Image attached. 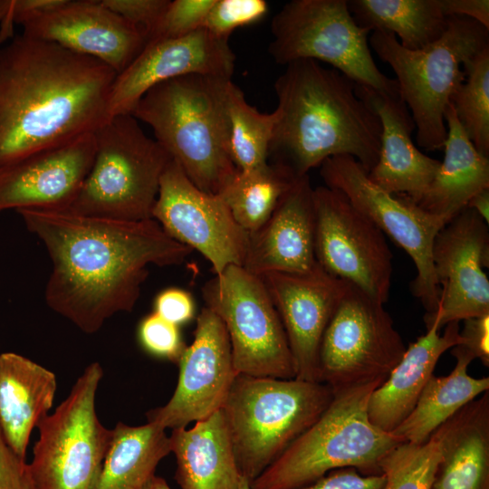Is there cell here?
<instances>
[{"mask_svg": "<svg viewBox=\"0 0 489 489\" xmlns=\"http://www.w3.org/2000/svg\"><path fill=\"white\" fill-rule=\"evenodd\" d=\"M138 338L141 347L150 355L177 363L187 347L179 326L155 312L142 319L138 328Z\"/></svg>", "mask_w": 489, "mask_h": 489, "instance_id": "obj_38", "label": "cell"}, {"mask_svg": "<svg viewBox=\"0 0 489 489\" xmlns=\"http://www.w3.org/2000/svg\"><path fill=\"white\" fill-rule=\"evenodd\" d=\"M0 489H36L29 464L9 446L1 429Z\"/></svg>", "mask_w": 489, "mask_h": 489, "instance_id": "obj_40", "label": "cell"}, {"mask_svg": "<svg viewBox=\"0 0 489 489\" xmlns=\"http://www.w3.org/2000/svg\"><path fill=\"white\" fill-rule=\"evenodd\" d=\"M152 219L171 238L200 253L216 275L229 265L243 266L248 233L219 195L196 187L173 159L161 176Z\"/></svg>", "mask_w": 489, "mask_h": 489, "instance_id": "obj_15", "label": "cell"}, {"mask_svg": "<svg viewBox=\"0 0 489 489\" xmlns=\"http://www.w3.org/2000/svg\"><path fill=\"white\" fill-rule=\"evenodd\" d=\"M170 453L166 429L148 422H119L93 489H143L159 462Z\"/></svg>", "mask_w": 489, "mask_h": 489, "instance_id": "obj_30", "label": "cell"}, {"mask_svg": "<svg viewBox=\"0 0 489 489\" xmlns=\"http://www.w3.org/2000/svg\"><path fill=\"white\" fill-rule=\"evenodd\" d=\"M235 61L228 38L205 28L177 38L149 41L117 74L110 95V117L131 114L149 89L168 80L188 74L232 79Z\"/></svg>", "mask_w": 489, "mask_h": 489, "instance_id": "obj_18", "label": "cell"}, {"mask_svg": "<svg viewBox=\"0 0 489 489\" xmlns=\"http://www.w3.org/2000/svg\"><path fill=\"white\" fill-rule=\"evenodd\" d=\"M444 14L473 19L489 29L488 0H441Z\"/></svg>", "mask_w": 489, "mask_h": 489, "instance_id": "obj_44", "label": "cell"}, {"mask_svg": "<svg viewBox=\"0 0 489 489\" xmlns=\"http://www.w3.org/2000/svg\"><path fill=\"white\" fill-rule=\"evenodd\" d=\"M103 4L129 24L142 30L147 38L158 24L169 0H102Z\"/></svg>", "mask_w": 489, "mask_h": 489, "instance_id": "obj_39", "label": "cell"}, {"mask_svg": "<svg viewBox=\"0 0 489 489\" xmlns=\"http://www.w3.org/2000/svg\"><path fill=\"white\" fill-rule=\"evenodd\" d=\"M447 135L444 159L424 193L413 201L443 225L466 206L479 191L489 188V158L466 136L450 102L445 110Z\"/></svg>", "mask_w": 489, "mask_h": 489, "instance_id": "obj_26", "label": "cell"}, {"mask_svg": "<svg viewBox=\"0 0 489 489\" xmlns=\"http://www.w3.org/2000/svg\"><path fill=\"white\" fill-rule=\"evenodd\" d=\"M154 309V312L164 320L180 326L194 317L195 302L188 292L168 288L157 295Z\"/></svg>", "mask_w": 489, "mask_h": 489, "instance_id": "obj_42", "label": "cell"}, {"mask_svg": "<svg viewBox=\"0 0 489 489\" xmlns=\"http://www.w3.org/2000/svg\"><path fill=\"white\" fill-rule=\"evenodd\" d=\"M379 386L333 390L320 417L250 484L251 489H297L343 467L363 475H382L386 455L405 441L369 419L368 402Z\"/></svg>", "mask_w": 489, "mask_h": 489, "instance_id": "obj_5", "label": "cell"}, {"mask_svg": "<svg viewBox=\"0 0 489 489\" xmlns=\"http://www.w3.org/2000/svg\"><path fill=\"white\" fill-rule=\"evenodd\" d=\"M459 331L460 343L457 345L474 360L479 359L484 366L489 367V314L464 320Z\"/></svg>", "mask_w": 489, "mask_h": 489, "instance_id": "obj_43", "label": "cell"}, {"mask_svg": "<svg viewBox=\"0 0 489 489\" xmlns=\"http://www.w3.org/2000/svg\"><path fill=\"white\" fill-rule=\"evenodd\" d=\"M285 66L274 82L273 163L302 177L330 158L350 156L370 171L379 158L381 124L356 93V83L313 60Z\"/></svg>", "mask_w": 489, "mask_h": 489, "instance_id": "obj_3", "label": "cell"}, {"mask_svg": "<svg viewBox=\"0 0 489 489\" xmlns=\"http://www.w3.org/2000/svg\"><path fill=\"white\" fill-rule=\"evenodd\" d=\"M215 1H170L158 24L149 34L148 42L177 38L203 28L205 20Z\"/></svg>", "mask_w": 489, "mask_h": 489, "instance_id": "obj_37", "label": "cell"}, {"mask_svg": "<svg viewBox=\"0 0 489 489\" xmlns=\"http://www.w3.org/2000/svg\"><path fill=\"white\" fill-rule=\"evenodd\" d=\"M202 294L226 329L237 374L295 379L284 329L260 276L232 264L208 280Z\"/></svg>", "mask_w": 489, "mask_h": 489, "instance_id": "obj_12", "label": "cell"}, {"mask_svg": "<svg viewBox=\"0 0 489 489\" xmlns=\"http://www.w3.org/2000/svg\"><path fill=\"white\" fill-rule=\"evenodd\" d=\"M474 209L481 218L489 223V188H484L476 193L468 202L467 206Z\"/></svg>", "mask_w": 489, "mask_h": 489, "instance_id": "obj_45", "label": "cell"}, {"mask_svg": "<svg viewBox=\"0 0 489 489\" xmlns=\"http://www.w3.org/2000/svg\"><path fill=\"white\" fill-rule=\"evenodd\" d=\"M432 264L439 288V302L433 313L440 329L446 324L489 314L488 224L465 207L436 234Z\"/></svg>", "mask_w": 489, "mask_h": 489, "instance_id": "obj_17", "label": "cell"}, {"mask_svg": "<svg viewBox=\"0 0 489 489\" xmlns=\"http://www.w3.org/2000/svg\"><path fill=\"white\" fill-rule=\"evenodd\" d=\"M5 6H6V0H0V21L5 15Z\"/></svg>", "mask_w": 489, "mask_h": 489, "instance_id": "obj_48", "label": "cell"}, {"mask_svg": "<svg viewBox=\"0 0 489 489\" xmlns=\"http://www.w3.org/2000/svg\"><path fill=\"white\" fill-rule=\"evenodd\" d=\"M296 177L289 168L269 163L251 171H237L219 195L235 221L248 234L272 216Z\"/></svg>", "mask_w": 489, "mask_h": 489, "instance_id": "obj_32", "label": "cell"}, {"mask_svg": "<svg viewBox=\"0 0 489 489\" xmlns=\"http://www.w3.org/2000/svg\"><path fill=\"white\" fill-rule=\"evenodd\" d=\"M313 187L299 177L270 218L248 234L243 267L261 276L268 273L304 275L319 264L315 256Z\"/></svg>", "mask_w": 489, "mask_h": 489, "instance_id": "obj_22", "label": "cell"}, {"mask_svg": "<svg viewBox=\"0 0 489 489\" xmlns=\"http://www.w3.org/2000/svg\"><path fill=\"white\" fill-rule=\"evenodd\" d=\"M315 256L330 275L386 303L393 273L383 232L339 190L313 189Z\"/></svg>", "mask_w": 489, "mask_h": 489, "instance_id": "obj_14", "label": "cell"}, {"mask_svg": "<svg viewBox=\"0 0 489 489\" xmlns=\"http://www.w3.org/2000/svg\"><path fill=\"white\" fill-rule=\"evenodd\" d=\"M456 363L450 374L433 375L407 418L392 432L405 442L424 444L464 406L489 390V377L473 378L467 368L474 359L459 346L451 350Z\"/></svg>", "mask_w": 489, "mask_h": 489, "instance_id": "obj_29", "label": "cell"}, {"mask_svg": "<svg viewBox=\"0 0 489 489\" xmlns=\"http://www.w3.org/2000/svg\"><path fill=\"white\" fill-rule=\"evenodd\" d=\"M95 148L90 133L0 167V212L66 209L91 169Z\"/></svg>", "mask_w": 489, "mask_h": 489, "instance_id": "obj_21", "label": "cell"}, {"mask_svg": "<svg viewBox=\"0 0 489 489\" xmlns=\"http://www.w3.org/2000/svg\"><path fill=\"white\" fill-rule=\"evenodd\" d=\"M321 382L238 374L221 409L241 475L250 484L323 413Z\"/></svg>", "mask_w": 489, "mask_h": 489, "instance_id": "obj_6", "label": "cell"}, {"mask_svg": "<svg viewBox=\"0 0 489 489\" xmlns=\"http://www.w3.org/2000/svg\"><path fill=\"white\" fill-rule=\"evenodd\" d=\"M268 11L269 5L264 0H216L203 28L229 39L236 28L259 22Z\"/></svg>", "mask_w": 489, "mask_h": 489, "instance_id": "obj_36", "label": "cell"}, {"mask_svg": "<svg viewBox=\"0 0 489 489\" xmlns=\"http://www.w3.org/2000/svg\"><path fill=\"white\" fill-rule=\"evenodd\" d=\"M440 457L432 436L420 445L400 443L381 462L383 489H431Z\"/></svg>", "mask_w": 489, "mask_h": 489, "instance_id": "obj_35", "label": "cell"}, {"mask_svg": "<svg viewBox=\"0 0 489 489\" xmlns=\"http://www.w3.org/2000/svg\"><path fill=\"white\" fill-rule=\"evenodd\" d=\"M143 489H171L167 481L156 475H154L149 481L146 484Z\"/></svg>", "mask_w": 489, "mask_h": 489, "instance_id": "obj_46", "label": "cell"}, {"mask_svg": "<svg viewBox=\"0 0 489 489\" xmlns=\"http://www.w3.org/2000/svg\"><path fill=\"white\" fill-rule=\"evenodd\" d=\"M23 34L57 43L99 60L117 74L125 70L148 42L139 28L107 7L102 0H65L24 23Z\"/></svg>", "mask_w": 489, "mask_h": 489, "instance_id": "obj_19", "label": "cell"}, {"mask_svg": "<svg viewBox=\"0 0 489 489\" xmlns=\"http://www.w3.org/2000/svg\"><path fill=\"white\" fill-rule=\"evenodd\" d=\"M385 477L363 475L353 467L330 471L317 481L297 489H383Z\"/></svg>", "mask_w": 489, "mask_h": 489, "instance_id": "obj_41", "label": "cell"}, {"mask_svg": "<svg viewBox=\"0 0 489 489\" xmlns=\"http://www.w3.org/2000/svg\"><path fill=\"white\" fill-rule=\"evenodd\" d=\"M271 32L268 51L275 62H326L358 85L399 96L397 81L371 55V31L356 23L347 0L290 1L273 16Z\"/></svg>", "mask_w": 489, "mask_h": 489, "instance_id": "obj_9", "label": "cell"}, {"mask_svg": "<svg viewBox=\"0 0 489 489\" xmlns=\"http://www.w3.org/2000/svg\"><path fill=\"white\" fill-rule=\"evenodd\" d=\"M177 364L172 397L147 413L148 422L164 429L187 427L221 410L238 375L226 329L210 309L203 308L197 316L193 341Z\"/></svg>", "mask_w": 489, "mask_h": 489, "instance_id": "obj_16", "label": "cell"}, {"mask_svg": "<svg viewBox=\"0 0 489 489\" xmlns=\"http://www.w3.org/2000/svg\"><path fill=\"white\" fill-rule=\"evenodd\" d=\"M229 150L239 171L268 164L276 113H263L250 105L242 90L230 81L226 97Z\"/></svg>", "mask_w": 489, "mask_h": 489, "instance_id": "obj_33", "label": "cell"}, {"mask_svg": "<svg viewBox=\"0 0 489 489\" xmlns=\"http://www.w3.org/2000/svg\"><path fill=\"white\" fill-rule=\"evenodd\" d=\"M440 450L431 489H489V390L433 434Z\"/></svg>", "mask_w": 489, "mask_h": 489, "instance_id": "obj_25", "label": "cell"}, {"mask_svg": "<svg viewBox=\"0 0 489 489\" xmlns=\"http://www.w3.org/2000/svg\"><path fill=\"white\" fill-rule=\"evenodd\" d=\"M463 69L465 80L451 103L468 139L489 158V47L466 61Z\"/></svg>", "mask_w": 489, "mask_h": 489, "instance_id": "obj_34", "label": "cell"}, {"mask_svg": "<svg viewBox=\"0 0 489 489\" xmlns=\"http://www.w3.org/2000/svg\"><path fill=\"white\" fill-rule=\"evenodd\" d=\"M424 320L427 332L407 347L400 361L369 397V419L383 431L392 433L407 418L433 376L439 358L460 343L458 321L446 324L440 335L435 318Z\"/></svg>", "mask_w": 489, "mask_h": 489, "instance_id": "obj_24", "label": "cell"}, {"mask_svg": "<svg viewBox=\"0 0 489 489\" xmlns=\"http://www.w3.org/2000/svg\"><path fill=\"white\" fill-rule=\"evenodd\" d=\"M279 314L293 359L295 379L319 382V350L345 282L320 265L309 274L260 276Z\"/></svg>", "mask_w": 489, "mask_h": 489, "instance_id": "obj_20", "label": "cell"}, {"mask_svg": "<svg viewBox=\"0 0 489 489\" xmlns=\"http://www.w3.org/2000/svg\"><path fill=\"white\" fill-rule=\"evenodd\" d=\"M94 137L91 169L63 210L119 221L152 219L160 178L171 160L168 153L132 114L112 116Z\"/></svg>", "mask_w": 489, "mask_h": 489, "instance_id": "obj_8", "label": "cell"}, {"mask_svg": "<svg viewBox=\"0 0 489 489\" xmlns=\"http://www.w3.org/2000/svg\"><path fill=\"white\" fill-rule=\"evenodd\" d=\"M348 6L360 26L392 33L408 50L435 43L447 26L441 0H349Z\"/></svg>", "mask_w": 489, "mask_h": 489, "instance_id": "obj_31", "label": "cell"}, {"mask_svg": "<svg viewBox=\"0 0 489 489\" xmlns=\"http://www.w3.org/2000/svg\"><path fill=\"white\" fill-rule=\"evenodd\" d=\"M384 303L345 282L319 350V382L332 390L381 385L406 351Z\"/></svg>", "mask_w": 489, "mask_h": 489, "instance_id": "obj_11", "label": "cell"}, {"mask_svg": "<svg viewBox=\"0 0 489 489\" xmlns=\"http://www.w3.org/2000/svg\"><path fill=\"white\" fill-rule=\"evenodd\" d=\"M56 389V376L48 369L20 354H0V429L24 459L31 433L52 408Z\"/></svg>", "mask_w": 489, "mask_h": 489, "instance_id": "obj_27", "label": "cell"}, {"mask_svg": "<svg viewBox=\"0 0 489 489\" xmlns=\"http://www.w3.org/2000/svg\"><path fill=\"white\" fill-rule=\"evenodd\" d=\"M232 79L188 74L160 82L131 114L202 191L220 195L237 173L229 150L226 97Z\"/></svg>", "mask_w": 489, "mask_h": 489, "instance_id": "obj_4", "label": "cell"}, {"mask_svg": "<svg viewBox=\"0 0 489 489\" xmlns=\"http://www.w3.org/2000/svg\"><path fill=\"white\" fill-rule=\"evenodd\" d=\"M320 167L324 186L340 191L410 256L417 272L410 284L411 292L427 313L435 312L439 288L433 269L432 245L444 225L405 195H391L373 183L368 171L352 157H332Z\"/></svg>", "mask_w": 489, "mask_h": 489, "instance_id": "obj_13", "label": "cell"}, {"mask_svg": "<svg viewBox=\"0 0 489 489\" xmlns=\"http://www.w3.org/2000/svg\"><path fill=\"white\" fill-rule=\"evenodd\" d=\"M169 443L181 489H239L243 475L222 410L191 428L172 429Z\"/></svg>", "mask_w": 489, "mask_h": 489, "instance_id": "obj_28", "label": "cell"}, {"mask_svg": "<svg viewBox=\"0 0 489 489\" xmlns=\"http://www.w3.org/2000/svg\"><path fill=\"white\" fill-rule=\"evenodd\" d=\"M16 212L52 262L47 305L89 334L114 314L132 311L149 265H179L192 253L154 219L119 221L36 208Z\"/></svg>", "mask_w": 489, "mask_h": 489, "instance_id": "obj_1", "label": "cell"}, {"mask_svg": "<svg viewBox=\"0 0 489 489\" xmlns=\"http://www.w3.org/2000/svg\"><path fill=\"white\" fill-rule=\"evenodd\" d=\"M355 91L378 115L380 148L369 179L391 195L416 201L434 178L440 161L422 153L414 144L416 125L399 96L355 84Z\"/></svg>", "mask_w": 489, "mask_h": 489, "instance_id": "obj_23", "label": "cell"}, {"mask_svg": "<svg viewBox=\"0 0 489 489\" xmlns=\"http://www.w3.org/2000/svg\"><path fill=\"white\" fill-rule=\"evenodd\" d=\"M239 489H251L250 482L244 476L241 479Z\"/></svg>", "mask_w": 489, "mask_h": 489, "instance_id": "obj_47", "label": "cell"}, {"mask_svg": "<svg viewBox=\"0 0 489 489\" xmlns=\"http://www.w3.org/2000/svg\"><path fill=\"white\" fill-rule=\"evenodd\" d=\"M102 375L99 362L88 365L54 413L38 422L29 464L36 489L94 488L112 437L95 409Z\"/></svg>", "mask_w": 489, "mask_h": 489, "instance_id": "obj_10", "label": "cell"}, {"mask_svg": "<svg viewBox=\"0 0 489 489\" xmlns=\"http://www.w3.org/2000/svg\"><path fill=\"white\" fill-rule=\"evenodd\" d=\"M117 73L97 59L24 35L0 47V167L94 133Z\"/></svg>", "mask_w": 489, "mask_h": 489, "instance_id": "obj_2", "label": "cell"}, {"mask_svg": "<svg viewBox=\"0 0 489 489\" xmlns=\"http://www.w3.org/2000/svg\"><path fill=\"white\" fill-rule=\"evenodd\" d=\"M369 47L396 74L400 99L414 120L418 147L443 149L445 110L465 80L464 63L489 47V29L463 16H449L443 35L421 50L403 47L388 31L376 30Z\"/></svg>", "mask_w": 489, "mask_h": 489, "instance_id": "obj_7", "label": "cell"}]
</instances>
